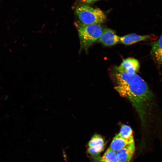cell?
<instances>
[{
	"label": "cell",
	"mask_w": 162,
	"mask_h": 162,
	"mask_svg": "<svg viewBox=\"0 0 162 162\" xmlns=\"http://www.w3.org/2000/svg\"><path fill=\"white\" fill-rule=\"evenodd\" d=\"M110 74L115 89L131 103L142 125L145 127L158 122L157 120L159 119L155 98L145 80L136 74H129L121 70L118 66L113 68Z\"/></svg>",
	"instance_id": "obj_1"
},
{
	"label": "cell",
	"mask_w": 162,
	"mask_h": 162,
	"mask_svg": "<svg viewBox=\"0 0 162 162\" xmlns=\"http://www.w3.org/2000/svg\"><path fill=\"white\" fill-rule=\"evenodd\" d=\"M79 38L80 48L87 53L91 45L98 40L101 35L103 29L99 24L85 25L79 21L75 23Z\"/></svg>",
	"instance_id": "obj_2"
},
{
	"label": "cell",
	"mask_w": 162,
	"mask_h": 162,
	"mask_svg": "<svg viewBox=\"0 0 162 162\" xmlns=\"http://www.w3.org/2000/svg\"><path fill=\"white\" fill-rule=\"evenodd\" d=\"M75 12L79 21L85 25L99 24L106 20L105 15L100 9L86 5L77 7Z\"/></svg>",
	"instance_id": "obj_3"
},
{
	"label": "cell",
	"mask_w": 162,
	"mask_h": 162,
	"mask_svg": "<svg viewBox=\"0 0 162 162\" xmlns=\"http://www.w3.org/2000/svg\"><path fill=\"white\" fill-rule=\"evenodd\" d=\"M120 38L113 30L106 28L103 29L102 33L97 41L106 46H112L118 43L120 41Z\"/></svg>",
	"instance_id": "obj_4"
},
{
	"label": "cell",
	"mask_w": 162,
	"mask_h": 162,
	"mask_svg": "<svg viewBox=\"0 0 162 162\" xmlns=\"http://www.w3.org/2000/svg\"><path fill=\"white\" fill-rule=\"evenodd\" d=\"M121 70L129 74H136L140 68V63L136 59L132 58H128L118 67Z\"/></svg>",
	"instance_id": "obj_5"
},
{
	"label": "cell",
	"mask_w": 162,
	"mask_h": 162,
	"mask_svg": "<svg viewBox=\"0 0 162 162\" xmlns=\"http://www.w3.org/2000/svg\"><path fill=\"white\" fill-rule=\"evenodd\" d=\"M134 142L128 144L117 152L119 162H130L135 151Z\"/></svg>",
	"instance_id": "obj_6"
},
{
	"label": "cell",
	"mask_w": 162,
	"mask_h": 162,
	"mask_svg": "<svg viewBox=\"0 0 162 162\" xmlns=\"http://www.w3.org/2000/svg\"><path fill=\"white\" fill-rule=\"evenodd\" d=\"M151 54L157 63L162 64V34L158 40L152 44Z\"/></svg>",
	"instance_id": "obj_7"
},
{
	"label": "cell",
	"mask_w": 162,
	"mask_h": 162,
	"mask_svg": "<svg viewBox=\"0 0 162 162\" xmlns=\"http://www.w3.org/2000/svg\"><path fill=\"white\" fill-rule=\"evenodd\" d=\"M133 142H134V138L126 139L122 137L118 134L113 139L110 147L112 150L117 152L128 144Z\"/></svg>",
	"instance_id": "obj_8"
},
{
	"label": "cell",
	"mask_w": 162,
	"mask_h": 162,
	"mask_svg": "<svg viewBox=\"0 0 162 162\" xmlns=\"http://www.w3.org/2000/svg\"><path fill=\"white\" fill-rule=\"evenodd\" d=\"M151 37L148 35H140L131 34L121 37L120 41L123 44L129 45L139 41L148 40Z\"/></svg>",
	"instance_id": "obj_9"
},
{
	"label": "cell",
	"mask_w": 162,
	"mask_h": 162,
	"mask_svg": "<svg viewBox=\"0 0 162 162\" xmlns=\"http://www.w3.org/2000/svg\"><path fill=\"white\" fill-rule=\"evenodd\" d=\"M100 162H119L117 152L109 147L100 159Z\"/></svg>",
	"instance_id": "obj_10"
},
{
	"label": "cell",
	"mask_w": 162,
	"mask_h": 162,
	"mask_svg": "<svg viewBox=\"0 0 162 162\" xmlns=\"http://www.w3.org/2000/svg\"><path fill=\"white\" fill-rule=\"evenodd\" d=\"M118 134L122 137L126 139L134 138L132 129L127 125H122Z\"/></svg>",
	"instance_id": "obj_11"
},
{
	"label": "cell",
	"mask_w": 162,
	"mask_h": 162,
	"mask_svg": "<svg viewBox=\"0 0 162 162\" xmlns=\"http://www.w3.org/2000/svg\"><path fill=\"white\" fill-rule=\"evenodd\" d=\"M104 147V144H103L94 146L88 147L87 152L93 156L99 155L103 151Z\"/></svg>",
	"instance_id": "obj_12"
},
{
	"label": "cell",
	"mask_w": 162,
	"mask_h": 162,
	"mask_svg": "<svg viewBox=\"0 0 162 162\" xmlns=\"http://www.w3.org/2000/svg\"><path fill=\"white\" fill-rule=\"evenodd\" d=\"M104 144V141L102 137L99 135L95 134L89 142L88 146L89 147Z\"/></svg>",
	"instance_id": "obj_13"
},
{
	"label": "cell",
	"mask_w": 162,
	"mask_h": 162,
	"mask_svg": "<svg viewBox=\"0 0 162 162\" xmlns=\"http://www.w3.org/2000/svg\"><path fill=\"white\" fill-rule=\"evenodd\" d=\"M82 4V5H86L87 4L92 3L99 0H78Z\"/></svg>",
	"instance_id": "obj_14"
}]
</instances>
